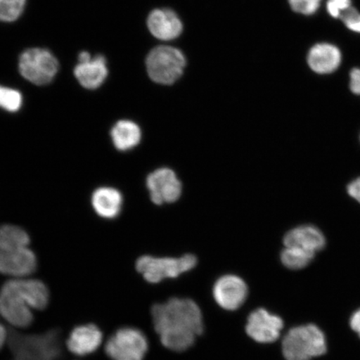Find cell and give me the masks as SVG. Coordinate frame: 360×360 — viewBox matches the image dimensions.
<instances>
[{
  "label": "cell",
  "mask_w": 360,
  "mask_h": 360,
  "mask_svg": "<svg viewBox=\"0 0 360 360\" xmlns=\"http://www.w3.org/2000/svg\"><path fill=\"white\" fill-rule=\"evenodd\" d=\"M153 323L162 345L175 352L192 347L204 331L201 310L190 299L173 298L152 308Z\"/></svg>",
  "instance_id": "obj_1"
},
{
  "label": "cell",
  "mask_w": 360,
  "mask_h": 360,
  "mask_svg": "<svg viewBox=\"0 0 360 360\" xmlns=\"http://www.w3.org/2000/svg\"><path fill=\"white\" fill-rule=\"evenodd\" d=\"M49 302L48 287L33 278H13L0 290V314L17 328L29 327L34 321L32 309H44Z\"/></svg>",
  "instance_id": "obj_2"
},
{
  "label": "cell",
  "mask_w": 360,
  "mask_h": 360,
  "mask_svg": "<svg viewBox=\"0 0 360 360\" xmlns=\"http://www.w3.org/2000/svg\"><path fill=\"white\" fill-rule=\"evenodd\" d=\"M30 238L15 225L0 226V273L25 278L37 269V259L30 248Z\"/></svg>",
  "instance_id": "obj_3"
},
{
  "label": "cell",
  "mask_w": 360,
  "mask_h": 360,
  "mask_svg": "<svg viewBox=\"0 0 360 360\" xmlns=\"http://www.w3.org/2000/svg\"><path fill=\"white\" fill-rule=\"evenodd\" d=\"M286 360H310L327 352L326 338L318 326L309 323L292 328L282 342Z\"/></svg>",
  "instance_id": "obj_4"
},
{
  "label": "cell",
  "mask_w": 360,
  "mask_h": 360,
  "mask_svg": "<svg viewBox=\"0 0 360 360\" xmlns=\"http://www.w3.org/2000/svg\"><path fill=\"white\" fill-rule=\"evenodd\" d=\"M146 66L148 74L154 82L168 85L181 77L186 60L178 49L158 46L148 53Z\"/></svg>",
  "instance_id": "obj_5"
},
{
  "label": "cell",
  "mask_w": 360,
  "mask_h": 360,
  "mask_svg": "<svg viewBox=\"0 0 360 360\" xmlns=\"http://www.w3.org/2000/svg\"><path fill=\"white\" fill-rule=\"evenodd\" d=\"M195 255H186L181 258H155L142 256L136 262V269L143 278L151 283H157L165 278H177L196 266Z\"/></svg>",
  "instance_id": "obj_6"
},
{
  "label": "cell",
  "mask_w": 360,
  "mask_h": 360,
  "mask_svg": "<svg viewBox=\"0 0 360 360\" xmlns=\"http://www.w3.org/2000/svg\"><path fill=\"white\" fill-rule=\"evenodd\" d=\"M148 349L146 335L133 327L120 328L108 340L105 348L112 360H143Z\"/></svg>",
  "instance_id": "obj_7"
},
{
  "label": "cell",
  "mask_w": 360,
  "mask_h": 360,
  "mask_svg": "<svg viewBox=\"0 0 360 360\" xmlns=\"http://www.w3.org/2000/svg\"><path fill=\"white\" fill-rule=\"evenodd\" d=\"M19 67L22 77L34 84L44 85L55 78L58 62L46 49H30L22 53Z\"/></svg>",
  "instance_id": "obj_8"
},
{
  "label": "cell",
  "mask_w": 360,
  "mask_h": 360,
  "mask_svg": "<svg viewBox=\"0 0 360 360\" xmlns=\"http://www.w3.org/2000/svg\"><path fill=\"white\" fill-rule=\"evenodd\" d=\"M283 328V319L264 309H257L248 317L246 333L252 340L260 344L276 342Z\"/></svg>",
  "instance_id": "obj_9"
},
{
  "label": "cell",
  "mask_w": 360,
  "mask_h": 360,
  "mask_svg": "<svg viewBox=\"0 0 360 360\" xmlns=\"http://www.w3.org/2000/svg\"><path fill=\"white\" fill-rule=\"evenodd\" d=\"M147 187L155 205L173 202L181 195L182 186L172 169L162 168L148 175Z\"/></svg>",
  "instance_id": "obj_10"
},
{
  "label": "cell",
  "mask_w": 360,
  "mask_h": 360,
  "mask_svg": "<svg viewBox=\"0 0 360 360\" xmlns=\"http://www.w3.org/2000/svg\"><path fill=\"white\" fill-rule=\"evenodd\" d=\"M214 298L220 307L229 311L240 309L245 302L248 286L240 277L226 274L215 282L213 288Z\"/></svg>",
  "instance_id": "obj_11"
},
{
  "label": "cell",
  "mask_w": 360,
  "mask_h": 360,
  "mask_svg": "<svg viewBox=\"0 0 360 360\" xmlns=\"http://www.w3.org/2000/svg\"><path fill=\"white\" fill-rule=\"evenodd\" d=\"M103 333L93 323L75 327L68 337L66 345L70 352L77 356H86L100 348Z\"/></svg>",
  "instance_id": "obj_12"
},
{
  "label": "cell",
  "mask_w": 360,
  "mask_h": 360,
  "mask_svg": "<svg viewBox=\"0 0 360 360\" xmlns=\"http://www.w3.org/2000/svg\"><path fill=\"white\" fill-rule=\"evenodd\" d=\"M148 30L160 40H173L183 31V24L174 11L163 8L150 13L147 21Z\"/></svg>",
  "instance_id": "obj_13"
},
{
  "label": "cell",
  "mask_w": 360,
  "mask_h": 360,
  "mask_svg": "<svg viewBox=\"0 0 360 360\" xmlns=\"http://www.w3.org/2000/svg\"><path fill=\"white\" fill-rule=\"evenodd\" d=\"M308 64L315 73L331 74L340 67L342 55L335 45L321 43L315 44L309 52Z\"/></svg>",
  "instance_id": "obj_14"
},
{
  "label": "cell",
  "mask_w": 360,
  "mask_h": 360,
  "mask_svg": "<svg viewBox=\"0 0 360 360\" xmlns=\"http://www.w3.org/2000/svg\"><path fill=\"white\" fill-rule=\"evenodd\" d=\"M283 244L285 247H297L316 254L326 247V240L317 227L304 225L287 233L283 238Z\"/></svg>",
  "instance_id": "obj_15"
},
{
  "label": "cell",
  "mask_w": 360,
  "mask_h": 360,
  "mask_svg": "<svg viewBox=\"0 0 360 360\" xmlns=\"http://www.w3.org/2000/svg\"><path fill=\"white\" fill-rule=\"evenodd\" d=\"M75 75L84 88L94 89L100 87L108 75L105 58L97 56L87 62L79 63L75 67Z\"/></svg>",
  "instance_id": "obj_16"
},
{
  "label": "cell",
  "mask_w": 360,
  "mask_h": 360,
  "mask_svg": "<svg viewBox=\"0 0 360 360\" xmlns=\"http://www.w3.org/2000/svg\"><path fill=\"white\" fill-rule=\"evenodd\" d=\"M122 195L114 188H98L93 193L92 205L96 212L105 219H114L120 213Z\"/></svg>",
  "instance_id": "obj_17"
},
{
  "label": "cell",
  "mask_w": 360,
  "mask_h": 360,
  "mask_svg": "<svg viewBox=\"0 0 360 360\" xmlns=\"http://www.w3.org/2000/svg\"><path fill=\"white\" fill-rule=\"evenodd\" d=\"M111 137L119 150L127 151L141 142V130L132 121L120 120L112 127Z\"/></svg>",
  "instance_id": "obj_18"
},
{
  "label": "cell",
  "mask_w": 360,
  "mask_h": 360,
  "mask_svg": "<svg viewBox=\"0 0 360 360\" xmlns=\"http://www.w3.org/2000/svg\"><path fill=\"white\" fill-rule=\"evenodd\" d=\"M315 254L297 247H285L282 251L281 261L285 267L290 269H301L311 263Z\"/></svg>",
  "instance_id": "obj_19"
},
{
  "label": "cell",
  "mask_w": 360,
  "mask_h": 360,
  "mask_svg": "<svg viewBox=\"0 0 360 360\" xmlns=\"http://www.w3.org/2000/svg\"><path fill=\"white\" fill-rule=\"evenodd\" d=\"M25 4L26 0H0V21L13 22L19 19Z\"/></svg>",
  "instance_id": "obj_20"
},
{
  "label": "cell",
  "mask_w": 360,
  "mask_h": 360,
  "mask_svg": "<svg viewBox=\"0 0 360 360\" xmlns=\"http://www.w3.org/2000/svg\"><path fill=\"white\" fill-rule=\"evenodd\" d=\"M21 93L16 89L0 86V108L8 112L19 111L22 106Z\"/></svg>",
  "instance_id": "obj_21"
},
{
  "label": "cell",
  "mask_w": 360,
  "mask_h": 360,
  "mask_svg": "<svg viewBox=\"0 0 360 360\" xmlns=\"http://www.w3.org/2000/svg\"><path fill=\"white\" fill-rule=\"evenodd\" d=\"M292 11L304 15H312L321 6V0H289Z\"/></svg>",
  "instance_id": "obj_22"
},
{
  "label": "cell",
  "mask_w": 360,
  "mask_h": 360,
  "mask_svg": "<svg viewBox=\"0 0 360 360\" xmlns=\"http://www.w3.org/2000/svg\"><path fill=\"white\" fill-rule=\"evenodd\" d=\"M340 19L345 22V25L354 32L360 33V13L356 8L350 7L341 15Z\"/></svg>",
  "instance_id": "obj_23"
},
{
  "label": "cell",
  "mask_w": 360,
  "mask_h": 360,
  "mask_svg": "<svg viewBox=\"0 0 360 360\" xmlns=\"http://www.w3.org/2000/svg\"><path fill=\"white\" fill-rule=\"evenodd\" d=\"M351 6V0H328L327 11L333 17L338 19L345 11H347Z\"/></svg>",
  "instance_id": "obj_24"
},
{
  "label": "cell",
  "mask_w": 360,
  "mask_h": 360,
  "mask_svg": "<svg viewBox=\"0 0 360 360\" xmlns=\"http://www.w3.org/2000/svg\"><path fill=\"white\" fill-rule=\"evenodd\" d=\"M349 87L351 91L360 96V69L357 68L350 72Z\"/></svg>",
  "instance_id": "obj_25"
},
{
  "label": "cell",
  "mask_w": 360,
  "mask_h": 360,
  "mask_svg": "<svg viewBox=\"0 0 360 360\" xmlns=\"http://www.w3.org/2000/svg\"><path fill=\"white\" fill-rule=\"evenodd\" d=\"M349 195L360 202V178L351 182L347 188Z\"/></svg>",
  "instance_id": "obj_26"
},
{
  "label": "cell",
  "mask_w": 360,
  "mask_h": 360,
  "mask_svg": "<svg viewBox=\"0 0 360 360\" xmlns=\"http://www.w3.org/2000/svg\"><path fill=\"white\" fill-rule=\"evenodd\" d=\"M349 326L360 338V309L355 311L350 318Z\"/></svg>",
  "instance_id": "obj_27"
},
{
  "label": "cell",
  "mask_w": 360,
  "mask_h": 360,
  "mask_svg": "<svg viewBox=\"0 0 360 360\" xmlns=\"http://www.w3.org/2000/svg\"><path fill=\"white\" fill-rule=\"evenodd\" d=\"M7 340V331L1 323H0V349L4 347Z\"/></svg>",
  "instance_id": "obj_28"
},
{
  "label": "cell",
  "mask_w": 360,
  "mask_h": 360,
  "mask_svg": "<svg viewBox=\"0 0 360 360\" xmlns=\"http://www.w3.org/2000/svg\"><path fill=\"white\" fill-rule=\"evenodd\" d=\"M91 60L89 53L86 51L81 52L79 55V63L87 62Z\"/></svg>",
  "instance_id": "obj_29"
}]
</instances>
